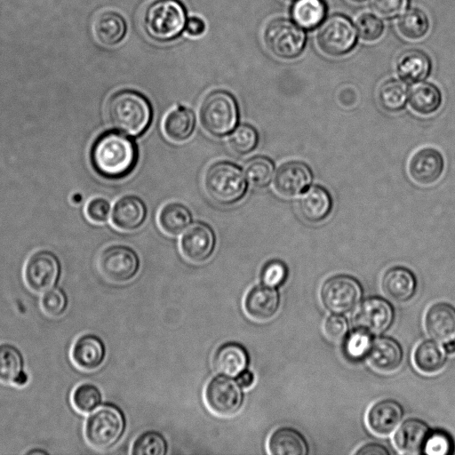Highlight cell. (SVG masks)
Segmentation results:
<instances>
[{"mask_svg": "<svg viewBox=\"0 0 455 455\" xmlns=\"http://www.w3.org/2000/svg\"><path fill=\"white\" fill-rule=\"evenodd\" d=\"M91 161L100 175L111 180L122 179L135 168L138 149L126 135L109 131L100 135L93 143Z\"/></svg>", "mask_w": 455, "mask_h": 455, "instance_id": "obj_1", "label": "cell"}, {"mask_svg": "<svg viewBox=\"0 0 455 455\" xmlns=\"http://www.w3.org/2000/svg\"><path fill=\"white\" fill-rule=\"evenodd\" d=\"M109 124L132 136L142 134L149 126L152 108L141 93L124 90L113 94L107 104Z\"/></svg>", "mask_w": 455, "mask_h": 455, "instance_id": "obj_2", "label": "cell"}, {"mask_svg": "<svg viewBox=\"0 0 455 455\" xmlns=\"http://www.w3.org/2000/svg\"><path fill=\"white\" fill-rule=\"evenodd\" d=\"M203 183L206 195L222 205L240 201L247 188L242 170L236 164L227 161L210 165L204 175Z\"/></svg>", "mask_w": 455, "mask_h": 455, "instance_id": "obj_3", "label": "cell"}, {"mask_svg": "<svg viewBox=\"0 0 455 455\" xmlns=\"http://www.w3.org/2000/svg\"><path fill=\"white\" fill-rule=\"evenodd\" d=\"M125 429V419L116 405L105 403L97 407L84 424V437L94 449L106 450L115 445Z\"/></svg>", "mask_w": 455, "mask_h": 455, "instance_id": "obj_4", "label": "cell"}, {"mask_svg": "<svg viewBox=\"0 0 455 455\" xmlns=\"http://www.w3.org/2000/svg\"><path fill=\"white\" fill-rule=\"evenodd\" d=\"M199 116L203 128L209 134L222 137L232 132L237 124V103L229 92L213 91L202 101Z\"/></svg>", "mask_w": 455, "mask_h": 455, "instance_id": "obj_5", "label": "cell"}, {"mask_svg": "<svg viewBox=\"0 0 455 455\" xmlns=\"http://www.w3.org/2000/svg\"><path fill=\"white\" fill-rule=\"evenodd\" d=\"M186 11L178 0H157L152 3L144 15L146 33L157 41L176 38L186 26Z\"/></svg>", "mask_w": 455, "mask_h": 455, "instance_id": "obj_6", "label": "cell"}, {"mask_svg": "<svg viewBox=\"0 0 455 455\" xmlns=\"http://www.w3.org/2000/svg\"><path fill=\"white\" fill-rule=\"evenodd\" d=\"M363 290L360 283L347 275H336L326 279L320 289L323 306L334 314L353 310L360 302Z\"/></svg>", "mask_w": 455, "mask_h": 455, "instance_id": "obj_7", "label": "cell"}, {"mask_svg": "<svg viewBox=\"0 0 455 455\" xmlns=\"http://www.w3.org/2000/svg\"><path fill=\"white\" fill-rule=\"evenodd\" d=\"M267 49L282 59L299 56L306 44V35L301 28L285 19L271 20L264 30Z\"/></svg>", "mask_w": 455, "mask_h": 455, "instance_id": "obj_8", "label": "cell"}, {"mask_svg": "<svg viewBox=\"0 0 455 455\" xmlns=\"http://www.w3.org/2000/svg\"><path fill=\"white\" fill-rule=\"evenodd\" d=\"M204 402L215 415L230 417L237 413L243 403V393L236 380L219 375L211 379L204 388Z\"/></svg>", "mask_w": 455, "mask_h": 455, "instance_id": "obj_9", "label": "cell"}, {"mask_svg": "<svg viewBox=\"0 0 455 455\" xmlns=\"http://www.w3.org/2000/svg\"><path fill=\"white\" fill-rule=\"evenodd\" d=\"M97 266L100 273L108 281L124 283L136 275L140 261L132 249L124 245H112L100 253Z\"/></svg>", "mask_w": 455, "mask_h": 455, "instance_id": "obj_10", "label": "cell"}, {"mask_svg": "<svg viewBox=\"0 0 455 455\" xmlns=\"http://www.w3.org/2000/svg\"><path fill=\"white\" fill-rule=\"evenodd\" d=\"M60 273L61 267L57 256L50 251L41 250L28 258L23 279L30 291L41 293L55 286Z\"/></svg>", "mask_w": 455, "mask_h": 455, "instance_id": "obj_11", "label": "cell"}, {"mask_svg": "<svg viewBox=\"0 0 455 455\" xmlns=\"http://www.w3.org/2000/svg\"><path fill=\"white\" fill-rule=\"evenodd\" d=\"M316 41L320 50L325 54L340 56L353 49L356 42V33L347 18L333 15L318 30Z\"/></svg>", "mask_w": 455, "mask_h": 455, "instance_id": "obj_12", "label": "cell"}, {"mask_svg": "<svg viewBox=\"0 0 455 455\" xmlns=\"http://www.w3.org/2000/svg\"><path fill=\"white\" fill-rule=\"evenodd\" d=\"M394 317V309L387 300L379 297H370L358 307L353 322L356 329L370 334H381L391 326Z\"/></svg>", "mask_w": 455, "mask_h": 455, "instance_id": "obj_13", "label": "cell"}, {"mask_svg": "<svg viewBox=\"0 0 455 455\" xmlns=\"http://www.w3.org/2000/svg\"><path fill=\"white\" fill-rule=\"evenodd\" d=\"M313 180L310 167L301 161H289L277 170L274 179V188L284 198L303 195Z\"/></svg>", "mask_w": 455, "mask_h": 455, "instance_id": "obj_14", "label": "cell"}, {"mask_svg": "<svg viewBox=\"0 0 455 455\" xmlns=\"http://www.w3.org/2000/svg\"><path fill=\"white\" fill-rule=\"evenodd\" d=\"M215 240V235L210 226L203 222H195L182 235L180 251L188 261L203 263L213 252Z\"/></svg>", "mask_w": 455, "mask_h": 455, "instance_id": "obj_15", "label": "cell"}, {"mask_svg": "<svg viewBox=\"0 0 455 455\" xmlns=\"http://www.w3.org/2000/svg\"><path fill=\"white\" fill-rule=\"evenodd\" d=\"M443 157L434 148H422L417 150L408 163V172L411 179L422 186L436 182L443 174Z\"/></svg>", "mask_w": 455, "mask_h": 455, "instance_id": "obj_16", "label": "cell"}, {"mask_svg": "<svg viewBox=\"0 0 455 455\" xmlns=\"http://www.w3.org/2000/svg\"><path fill=\"white\" fill-rule=\"evenodd\" d=\"M280 302V294L275 287L257 284L245 294L243 309L252 320L265 322L275 315Z\"/></svg>", "mask_w": 455, "mask_h": 455, "instance_id": "obj_17", "label": "cell"}, {"mask_svg": "<svg viewBox=\"0 0 455 455\" xmlns=\"http://www.w3.org/2000/svg\"><path fill=\"white\" fill-rule=\"evenodd\" d=\"M106 347L102 339L95 334L85 333L74 342L70 358L74 365L84 371L98 369L104 362Z\"/></svg>", "mask_w": 455, "mask_h": 455, "instance_id": "obj_18", "label": "cell"}, {"mask_svg": "<svg viewBox=\"0 0 455 455\" xmlns=\"http://www.w3.org/2000/svg\"><path fill=\"white\" fill-rule=\"evenodd\" d=\"M425 329L438 342L455 340V307L446 302L432 305L425 315Z\"/></svg>", "mask_w": 455, "mask_h": 455, "instance_id": "obj_19", "label": "cell"}, {"mask_svg": "<svg viewBox=\"0 0 455 455\" xmlns=\"http://www.w3.org/2000/svg\"><path fill=\"white\" fill-rule=\"evenodd\" d=\"M403 415V411L398 402L383 399L371 406L366 415V423L374 434L387 435L395 429Z\"/></svg>", "mask_w": 455, "mask_h": 455, "instance_id": "obj_20", "label": "cell"}, {"mask_svg": "<svg viewBox=\"0 0 455 455\" xmlns=\"http://www.w3.org/2000/svg\"><path fill=\"white\" fill-rule=\"evenodd\" d=\"M366 356L375 370L391 372L401 365L403 349L395 339L383 336L372 341Z\"/></svg>", "mask_w": 455, "mask_h": 455, "instance_id": "obj_21", "label": "cell"}, {"mask_svg": "<svg viewBox=\"0 0 455 455\" xmlns=\"http://www.w3.org/2000/svg\"><path fill=\"white\" fill-rule=\"evenodd\" d=\"M417 281L407 267L396 266L387 269L381 278V289L391 299L403 302L415 293Z\"/></svg>", "mask_w": 455, "mask_h": 455, "instance_id": "obj_22", "label": "cell"}, {"mask_svg": "<svg viewBox=\"0 0 455 455\" xmlns=\"http://www.w3.org/2000/svg\"><path fill=\"white\" fill-rule=\"evenodd\" d=\"M429 433V427L424 421L411 418L399 426L394 435V443L402 453L419 454L424 450Z\"/></svg>", "mask_w": 455, "mask_h": 455, "instance_id": "obj_23", "label": "cell"}, {"mask_svg": "<svg viewBox=\"0 0 455 455\" xmlns=\"http://www.w3.org/2000/svg\"><path fill=\"white\" fill-rule=\"evenodd\" d=\"M28 380L20 350L12 343H0V382L23 387Z\"/></svg>", "mask_w": 455, "mask_h": 455, "instance_id": "obj_24", "label": "cell"}, {"mask_svg": "<svg viewBox=\"0 0 455 455\" xmlns=\"http://www.w3.org/2000/svg\"><path fill=\"white\" fill-rule=\"evenodd\" d=\"M146 214V205L140 198L125 196L115 204L111 221L122 231H132L144 222Z\"/></svg>", "mask_w": 455, "mask_h": 455, "instance_id": "obj_25", "label": "cell"}, {"mask_svg": "<svg viewBox=\"0 0 455 455\" xmlns=\"http://www.w3.org/2000/svg\"><path fill=\"white\" fill-rule=\"evenodd\" d=\"M249 355L245 347L236 342L220 345L214 352L212 364L220 374L236 377L249 364Z\"/></svg>", "mask_w": 455, "mask_h": 455, "instance_id": "obj_26", "label": "cell"}, {"mask_svg": "<svg viewBox=\"0 0 455 455\" xmlns=\"http://www.w3.org/2000/svg\"><path fill=\"white\" fill-rule=\"evenodd\" d=\"M332 209V198L329 191L321 185L309 188L299 202V210L304 220L310 223L324 220Z\"/></svg>", "mask_w": 455, "mask_h": 455, "instance_id": "obj_27", "label": "cell"}, {"mask_svg": "<svg viewBox=\"0 0 455 455\" xmlns=\"http://www.w3.org/2000/svg\"><path fill=\"white\" fill-rule=\"evenodd\" d=\"M267 450L272 455H307V443L303 435L291 427H279L270 435Z\"/></svg>", "mask_w": 455, "mask_h": 455, "instance_id": "obj_28", "label": "cell"}, {"mask_svg": "<svg viewBox=\"0 0 455 455\" xmlns=\"http://www.w3.org/2000/svg\"><path fill=\"white\" fill-rule=\"evenodd\" d=\"M431 60L427 54L419 49L404 51L399 56L396 70L399 76L407 83H418L430 73Z\"/></svg>", "mask_w": 455, "mask_h": 455, "instance_id": "obj_29", "label": "cell"}, {"mask_svg": "<svg viewBox=\"0 0 455 455\" xmlns=\"http://www.w3.org/2000/svg\"><path fill=\"white\" fill-rule=\"evenodd\" d=\"M96 39L102 44L112 46L123 40L126 32L124 18L115 12H103L98 14L92 24Z\"/></svg>", "mask_w": 455, "mask_h": 455, "instance_id": "obj_30", "label": "cell"}, {"mask_svg": "<svg viewBox=\"0 0 455 455\" xmlns=\"http://www.w3.org/2000/svg\"><path fill=\"white\" fill-rule=\"evenodd\" d=\"M195 115L184 107L170 111L164 118L163 129L165 136L172 141L187 140L195 129Z\"/></svg>", "mask_w": 455, "mask_h": 455, "instance_id": "obj_31", "label": "cell"}, {"mask_svg": "<svg viewBox=\"0 0 455 455\" xmlns=\"http://www.w3.org/2000/svg\"><path fill=\"white\" fill-rule=\"evenodd\" d=\"M413 361L419 371L426 374H433L445 365L446 352L437 342L424 340L416 347Z\"/></svg>", "mask_w": 455, "mask_h": 455, "instance_id": "obj_32", "label": "cell"}, {"mask_svg": "<svg viewBox=\"0 0 455 455\" xmlns=\"http://www.w3.org/2000/svg\"><path fill=\"white\" fill-rule=\"evenodd\" d=\"M409 104L417 114L432 115L439 109L442 104L441 92L433 84H419L409 93Z\"/></svg>", "mask_w": 455, "mask_h": 455, "instance_id": "obj_33", "label": "cell"}, {"mask_svg": "<svg viewBox=\"0 0 455 455\" xmlns=\"http://www.w3.org/2000/svg\"><path fill=\"white\" fill-rule=\"evenodd\" d=\"M157 220L164 233L178 235L190 223L191 213L182 204L169 203L160 210Z\"/></svg>", "mask_w": 455, "mask_h": 455, "instance_id": "obj_34", "label": "cell"}, {"mask_svg": "<svg viewBox=\"0 0 455 455\" xmlns=\"http://www.w3.org/2000/svg\"><path fill=\"white\" fill-rule=\"evenodd\" d=\"M327 6L323 0H297L291 7V16L301 28L312 29L324 19Z\"/></svg>", "mask_w": 455, "mask_h": 455, "instance_id": "obj_35", "label": "cell"}, {"mask_svg": "<svg viewBox=\"0 0 455 455\" xmlns=\"http://www.w3.org/2000/svg\"><path fill=\"white\" fill-rule=\"evenodd\" d=\"M378 100L386 111H399L403 108L408 100L407 86L397 79L387 80L379 88Z\"/></svg>", "mask_w": 455, "mask_h": 455, "instance_id": "obj_36", "label": "cell"}, {"mask_svg": "<svg viewBox=\"0 0 455 455\" xmlns=\"http://www.w3.org/2000/svg\"><path fill=\"white\" fill-rule=\"evenodd\" d=\"M397 28L403 37L417 40L427 34L429 20L425 12L412 8L401 15L397 21Z\"/></svg>", "mask_w": 455, "mask_h": 455, "instance_id": "obj_37", "label": "cell"}, {"mask_svg": "<svg viewBox=\"0 0 455 455\" xmlns=\"http://www.w3.org/2000/svg\"><path fill=\"white\" fill-rule=\"evenodd\" d=\"M275 171L273 161L263 156L251 158L245 165L248 181L255 188H265L270 182Z\"/></svg>", "mask_w": 455, "mask_h": 455, "instance_id": "obj_38", "label": "cell"}, {"mask_svg": "<svg viewBox=\"0 0 455 455\" xmlns=\"http://www.w3.org/2000/svg\"><path fill=\"white\" fill-rule=\"evenodd\" d=\"M102 395L99 387L92 383H82L71 394V403L81 413L93 411L101 402Z\"/></svg>", "mask_w": 455, "mask_h": 455, "instance_id": "obj_39", "label": "cell"}, {"mask_svg": "<svg viewBox=\"0 0 455 455\" xmlns=\"http://www.w3.org/2000/svg\"><path fill=\"white\" fill-rule=\"evenodd\" d=\"M167 452L165 438L156 431L140 435L132 445V455H164Z\"/></svg>", "mask_w": 455, "mask_h": 455, "instance_id": "obj_40", "label": "cell"}, {"mask_svg": "<svg viewBox=\"0 0 455 455\" xmlns=\"http://www.w3.org/2000/svg\"><path fill=\"white\" fill-rule=\"evenodd\" d=\"M258 141V132L250 124L239 125L228 138L231 150L238 155L251 153L257 147Z\"/></svg>", "mask_w": 455, "mask_h": 455, "instance_id": "obj_41", "label": "cell"}, {"mask_svg": "<svg viewBox=\"0 0 455 455\" xmlns=\"http://www.w3.org/2000/svg\"><path fill=\"white\" fill-rule=\"evenodd\" d=\"M40 305L46 315L57 318L63 315L67 311L68 305V296L63 289L53 286L44 291Z\"/></svg>", "mask_w": 455, "mask_h": 455, "instance_id": "obj_42", "label": "cell"}, {"mask_svg": "<svg viewBox=\"0 0 455 455\" xmlns=\"http://www.w3.org/2000/svg\"><path fill=\"white\" fill-rule=\"evenodd\" d=\"M371 343V334L363 330L355 329L346 337L345 353L351 359H361L367 355Z\"/></svg>", "mask_w": 455, "mask_h": 455, "instance_id": "obj_43", "label": "cell"}, {"mask_svg": "<svg viewBox=\"0 0 455 455\" xmlns=\"http://www.w3.org/2000/svg\"><path fill=\"white\" fill-rule=\"evenodd\" d=\"M355 27L359 36L367 42L379 39L384 30L382 20L370 12L361 14L355 21Z\"/></svg>", "mask_w": 455, "mask_h": 455, "instance_id": "obj_44", "label": "cell"}, {"mask_svg": "<svg viewBox=\"0 0 455 455\" xmlns=\"http://www.w3.org/2000/svg\"><path fill=\"white\" fill-rule=\"evenodd\" d=\"M287 276L288 267L279 259H272L265 263L259 273L261 283L275 288L283 284Z\"/></svg>", "mask_w": 455, "mask_h": 455, "instance_id": "obj_45", "label": "cell"}, {"mask_svg": "<svg viewBox=\"0 0 455 455\" xmlns=\"http://www.w3.org/2000/svg\"><path fill=\"white\" fill-rule=\"evenodd\" d=\"M454 443L451 436L442 430L430 431L424 446V452L430 455L452 453Z\"/></svg>", "mask_w": 455, "mask_h": 455, "instance_id": "obj_46", "label": "cell"}, {"mask_svg": "<svg viewBox=\"0 0 455 455\" xmlns=\"http://www.w3.org/2000/svg\"><path fill=\"white\" fill-rule=\"evenodd\" d=\"M323 332L330 340L339 342L347 336L348 323L340 314L331 315L324 321Z\"/></svg>", "mask_w": 455, "mask_h": 455, "instance_id": "obj_47", "label": "cell"}, {"mask_svg": "<svg viewBox=\"0 0 455 455\" xmlns=\"http://www.w3.org/2000/svg\"><path fill=\"white\" fill-rule=\"evenodd\" d=\"M409 0H371L372 9L385 18H394L408 6Z\"/></svg>", "mask_w": 455, "mask_h": 455, "instance_id": "obj_48", "label": "cell"}, {"mask_svg": "<svg viewBox=\"0 0 455 455\" xmlns=\"http://www.w3.org/2000/svg\"><path fill=\"white\" fill-rule=\"evenodd\" d=\"M110 204L102 197L92 199L86 205L85 213L88 219L95 223L105 222L109 215Z\"/></svg>", "mask_w": 455, "mask_h": 455, "instance_id": "obj_49", "label": "cell"}, {"mask_svg": "<svg viewBox=\"0 0 455 455\" xmlns=\"http://www.w3.org/2000/svg\"><path fill=\"white\" fill-rule=\"evenodd\" d=\"M355 453L356 455H388L390 452L382 444L370 443L361 446Z\"/></svg>", "mask_w": 455, "mask_h": 455, "instance_id": "obj_50", "label": "cell"}, {"mask_svg": "<svg viewBox=\"0 0 455 455\" xmlns=\"http://www.w3.org/2000/svg\"><path fill=\"white\" fill-rule=\"evenodd\" d=\"M186 31L189 36H197L204 33L205 25L199 18H191L186 23Z\"/></svg>", "mask_w": 455, "mask_h": 455, "instance_id": "obj_51", "label": "cell"}, {"mask_svg": "<svg viewBox=\"0 0 455 455\" xmlns=\"http://www.w3.org/2000/svg\"><path fill=\"white\" fill-rule=\"evenodd\" d=\"M254 374L248 370H244L236 376V381L243 388H249L254 382Z\"/></svg>", "mask_w": 455, "mask_h": 455, "instance_id": "obj_52", "label": "cell"}, {"mask_svg": "<svg viewBox=\"0 0 455 455\" xmlns=\"http://www.w3.org/2000/svg\"><path fill=\"white\" fill-rule=\"evenodd\" d=\"M443 349L446 352V354H455V340H451L443 343Z\"/></svg>", "mask_w": 455, "mask_h": 455, "instance_id": "obj_53", "label": "cell"}, {"mask_svg": "<svg viewBox=\"0 0 455 455\" xmlns=\"http://www.w3.org/2000/svg\"><path fill=\"white\" fill-rule=\"evenodd\" d=\"M351 1H353V2H362L363 0H351Z\"/></svg>", "mask_w": 455, "mask_h": 455, "instance_id": "obj_54", "label": "cell"}]
</instances>
